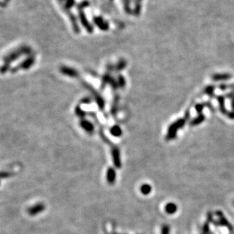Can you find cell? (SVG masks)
I'll use <instances>...</instances> for the list:
<instances>
[{"mask_svg":"<svg viewBox=\"0 0 234 234\" xmlns=\"http://www.w3.org/2000/svg\"><path fill=\"white\" fill-rule=\"evenodd\" d=\"M187 118L188 117H185V118H183V119H178V120H176V122H174L173 123L170 125L168 128V132H167L166 139H167V140H172V139L175 138L178 130L179 128H183L185 126Z\"/></svg>","mask_w":234,"mask_h":234,"instance_id":"6da1fadb","label":"cell"},{"mask_svg":"<svg viewBox=\"0 0 234 234\" xmlns=\"http://www.w3.org/2000/svg\"><path fill=\"white\" fill-rule=\"evenodd\" d=\"M30 53H31V49L29 47L24 46V47L20 48L18 50H16V51H14L10 53V54H9L7 56L5 57L4 60L6 62V63L9 64L11 62H12L14 60H16L17 58H19L20 56L24 55V54H28Z\"/></svg>","mask_w":234,"mask_h":234,"instance_id":"7a4b0ae2","label":"cell"},{"mask_svg":"<svg viewBox=\"0 0 234 234\" xmlns=\"http://www.w3.org/2000/svg\"><path fill=\"white\" fill-rule=\"evenodd\" d=\"M45 205L42 203H38L37 205H34V206H31V208H29L28 209V212L30 215L31 216H35L37 214H40V213L43 212L44 210H45Z\"/></svg>","mask_w":234,"mask_h":234,"instance_id":"3957f363","label":"cell"},{"mask_svg":"<svg viewBox=\"0 0 234 234\" xmlns=\"http://www.w3.org/2000/svg\"><path fill=\"white\" fill-rule=\"evenodd\" d=\"M112 156H113V161L114 166L116 168L119 169L121 167V159H120V152L119 148H113L112 149Z\"/></svg>","mask_w":234,"mask_h":234,"instance_id":"277c9868","label":"cell"},{"mask_svg":"<svg viewBox=\"0 0 234 234\" xmlns=\"http://www.w3.org/2000/svg\"><path fill=\"white\" fill-rule=\"evenodd\" d=\"M60 72L63 75L68 76L71 78H76L78 76V73L76 70H75L74 68H70L68 66H61L60 67Z\"/></svg>","mask_w":234,"mask_h":234,"instance_id":"5b68a950","label":"cell"},{"mask_svg":"<svg viewBox=\"0 0 234 234\" xmlns=\"http://www.w3.org/2000/svg\"><path fill=\"white\" fill-rule=\"evenodd\" d=\"M80 126L88 133L91 134L94 131V126L90 121L82 119L80 121Z\"/></svg>","mask_w":234,"mask_h":234,"instance_id":"8992f818","label":"cell"},{"mask_svg":"<svg viewBox=\"0 0 234 234\" xmlns=\"http://www.w3.org/2000/svg\"><path fill=\"white\" fill-rule=\"evenodd\" d=\"M34 62V57H29V58H28L24 61H23L21 64L19 65L15 69L17 70L18 68H19V69L22 68V69L27 70L33 66ZM16 70H15V71H16Z\"/></svg>","mask_w":234,"mask_h":234,"instance_id":"52a82bcc","label":"cell"},{"mask_svg":"<svg viewBox=\"0 0 234 234\" xmlns=\"http://www.w3.org/2000/svg\"><path fill=\"white\" fill-rule=\"evenodd\" d=\"M89 88V89L91 91V92L93 93V94L94 95V97H95V101H96V102H97V106H98L99 109H101V110H103V108H104V105H105L104 100H103V97H101L100 94H98V93H97V92L94 91V90H93L92 88Z\"/></svg>","mask_w":234,"mask_h":234,"instance_id":"ba28073f","label":"cell"},{"mask_svg":"<svg viewBox=\"0 0 234 234\" xmlns=\"http://www.w3.org/2000/svg\"><path fill=\"white\" fill-rule=\"evenodd\" d=\"M106 179L107 182L110 183V185H113L116 181V172L115 170L112 167H110L107 170L106 173Z\"/></svg>","mask_w":234,"mask_h":234,"instance_id":"9c48e42d","label":"cell"},{"mask_svg":"<svg viewBox=\"0 0 234 234\" xmlns=\"http://www.w3.org/2000/svg\"><path fill=\"white\" fill-rule=\"evenodd\" d=\"M164 209L166 213H167L168 214H173L177 210V206H176V204L173 203V202H170V203L166 204L165 205Z\"/></svg>","mask_w":234,"mask_h":234,"instance_id":"30bf717a","label":"cell"},{"mask_svg":"<svg viewBox=\"0 0 234 234\" xmlns=\"http://www.w3.org/2000/svg\"><path fill=\"white\" fill-rule=\"evenodd\" d=\"M232 75L230 74H216L212 76L213 80L214 81H225L231 78Z\"/></svg>","mask_w":234,"mask_h":234,"instance_id":"8fae6325","label":"cell"},{"mask_svg":"<svg viewBox=\"0 0 234 234\" xmlns=\"http://www.w3.org/2000/svg\"><path fill=\"white\" fill-rule=\"evenodd\" d=\"M110 134L114 137H120L122 136V129L119 126H114L110 128Z\"/></svg>","mask_w":234,"mask_h":234,"instance_id":"7c38bea8","label":"cell"},{"mask_svg":"<svg viewBox=\"0 0 234 234\" xmlns=\"http://www.w3.org/2000/svg\"><path fill=\"white\" fill-rule=\"evenodd\" d=\"M152 188L149 184H147V183H145L143 185H141L140 187V192L142 193L143 195H149L151 192Z\"/></svg>","mask_w":234,"mask_h":234,"instance_id":"4fadbf2b","label":"cell"},{"mask_svg":"<svg viewBox=\"0 0 234 234\" xmlns=\"http://www.w3.org/2000/svg\"><path fill=\"white\" fill-rule=\"evenodd\" d=\"M205 119V116L203 114H199V116H198L196 118H195L194 119H192L191 121L190 125L191 126H197V125L201 124V123H203L204 120Z\"/></svg>","mask_w":234,"mask_h":234,"instance_id":"5bb4252c","label":"cell"},{"mask_svg":"<svg viewBox=\"0 0 234 234\" xmlns=\"http://www.w3.org/2000/svg\"><path fill=\"white\" fill-rule=\"evenodd\" d=\"M218 103H219L220 110L221 113H223V114H226V115H228V113L227 112V110H226L224 106V97H222V96H220V97H218Z\"/></svg>","mask_w":234,"mask_h":234,"instance_id":"9a60e30c","label":"cell"},{"mask_svg":"<svg viewBox=\"0 0 234 234\" xmlns=\"http://www.w3.org/2000/svg\"><path fill=\"white\" fill-rule=\"evenodd\" d=\"M218 213L219 214V217H220V223H221L222 225H224V226H226V227H228L230 230H232V227H231V225L229 223L228 220H226V218H224V216L223 215V214H222L221 212H220V211H218Z\"/></svg>","mask_w":234,"mask_h":234,"instance_id":"2e32d148","label":"cell"},{"mask_svg":"<svg viewBox=\"0 0 234 234\" xmlns=\"http://www.w3.org/2000/svg\"><path fill=\"white\" fill-rule=\"evenodd\" d=\"M75 113H76V115H77L78 116L81 117V118H83V117H84L85 116V115H86V113H85V112H84L79 106L75 108Z\"/></svg>","mask_w":234,"mask_h":234,"instance_id":"e0dca14e","label":"cell"},{"mask_svg":"<svg viewBox=\"0 0 234 234\" xmlns=\"http://www.w3.org/2000/svg\"><path fill=\"white\" fill-rule=\"evenodd\" d=\"M214 86H209L206 88L205 90V92L209 96H212L213 93H214Z\"/></svg>","mask_w":234,"mask_h":234,"instance_id":"ac0fdd59","label":"cell"},{"mask_svg":"<svg viewBox=\"0 0 234 234\" xmlns=\"http://www.w3.org/2000/svg\"><path fill=\"white\" fill-rule=\"evenodd\" d=\"M161 234H170V227L168 225H163L161 230Z\"/></svg>","mask_w":234,"mask_h":234,"instance_id":"d6986e66","label":"cell"},{"mask_svg":"<svg viewBox=\"0 0 234 234\" xmlns=\"http://www.w3.org/2000/svg\"><path fill=\"white\" fill-rule=\"evenodd\" d=\"M8 69H9V64L6 63V64L0 68V72L1 73H5V72H6L8 71Z\"/></svg>","mask_w":234,"mask_h":234,"instance_id":"ffe728a7","label":"cell"},{"mask_svg":"<svg viewBox=\"0 0 234 234\" xmlns=\"http://www.w3.org/2000/svg\"><path fill=\"white\" fill-rule=\"evenodd\" d=\"M204 108V104H197L195 106V110L197 111V113L201 114V113L202 112Z\"/></svg>","mask_w":234,"mask_h":234,"instance_id":"44dd1931","label":"cell"},{"mask_svg":"<svg viewBox=\"0 0 234 234\" xmlns=\"http://www.w3.org/2000/svg\"><path fill=\"white\" fill-rule=\"evenodd\" d=\"M220 88L221 90H225L227 88H233L234 89V84H231V85H227V84H221L220 86Z\"/></svg>","mask_w":234,"mask_h":234,"instance_id":"7402d4cb","label":"cell"},{"mask_svg":"<svg viewBox=\"0 0 234 234\" xmlns=\"http://www.w3.org/2000/svg\"><path fill=\"white\" fill-rule=\"evenodd\" d=\"M11 173L9 172H0V179L1 178H6L8 176H10Z\"/></svg>","mask_w":234,"mask_h":234,"instance_id":"603a6c76","label":"cell"},{"mask_svg":"<svg viewBox=\"0 0 234 234\" xmlns=\"http://www.w3.org/2000/svg\"><path fill=\"white\" fill-rule=\"evenodd\" d=\"M232 108H233V113H234V95L232 98Z\"/></svg>","mask_w":234,"mask_h":234,"instance_id":"cb8c5ba5","label":"cell"}]
</instances>
